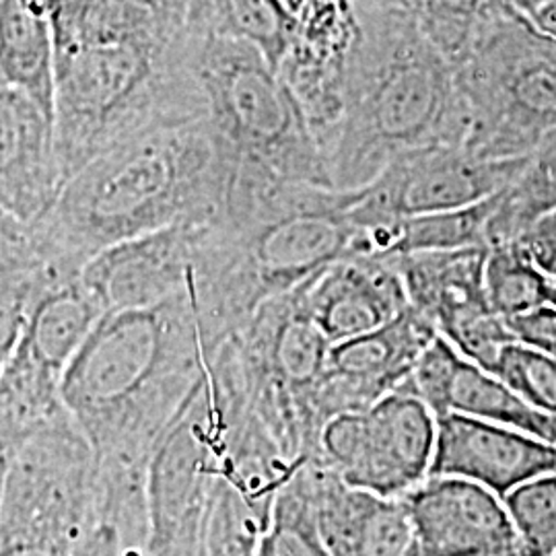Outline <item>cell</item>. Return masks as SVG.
Masks as SVG:
<instances>
[{
    "label": "cell",
    "instance_id": "obj_1",
    "mask_svg": "<svg viewBox=\"0 0 556 556\" xmlns=\"http://www.w3.org/2000/svg\"><path fill=\"white\" fill-rule=\"evenodd\" d=\"M206 374L190 289L105 312L62 381V404L105 464L147 466Z\"/></svg>",
    "mask_w": 556,
    "mask_h": 556
},
{
    "label": "cell",
    "instance_id": "obj_2",
    "mask_svg": "<svg viewBox=\"0 0 556 556\" xmlns=\"http://www.w3.org/2000/svg\"><path fill=\"white\" fill-rule=\"evenodd\" d=\"M227 163L206 118L155 128L87 161L36 223L46 250L83 268L101 250L223 211Z\"/></svg>",
    "mask_w": 556,
    "mask_h": 556
},
{
    "label": "cell",
    "instance_id": "obj_3",
    "mask_svg": "<svg viewBox=\"0 0 556 556\" xmlns=\"http://www.w3.org/2000/svg\"><path fill=\"white\" fill-rule=\"evenodd\" d=\"M376 9L351 52L342 114L319 140L337 190L374 181L402 153L464 147L468 137L470 119L452 60L410 13L388 4Z\"/></svg>",
    "mask_w": 556,
    "mask_h": 556
},
{
    "label": "cell",
    "instance_id": "obj_4",
    "mask_svg": "<svg viewBox=\"0 0 556 556\" xmlns=\"http://www.w3.org/2000/svg\"><path fill=\"white\" fill-rule=\"evenodd\" d=\"M349 190L285 188L239 219L200 223L188 289L204 357L268 299L289 293L349 256Z\"/></svg>",
    "mask_w": 556,
    "mask_h": 556
},
{
    "label": "cell",
    "instance_id": "obj_5",
    "mask_svg": "<svg viewBox=\"0 0 556 556\" xmlns=\"http://www.w3.org/2000/svg\"><path fill=\"white\" fill-rule=\"evenodd\" d=\"M199 73L206 122L229 172L217 219L241 217L285 188H332L299 101L254 46L202 34Z\"/></svg>",
    "mask_w": 556,
    "mask_h": 556
},
{
    "label": "cell",
    "instance_id": "obj_6",
    "mask_svg": "<svg viewBox=\"0 0 556 556\" xmlns=\"http://www.w3.org/2000/svg\"><path fill=\"white\" fill-rule=\"evenodd\" d=\"M468 110L464 149L482 160L528 155L556 128V36L516 4L484 21L457 60Z\"/></svg>",
    "mask_w": 556,
    "mask_h": 556
},
{
    "label": "cell",
    "instance_id": "obj_7",
    "mask_svg": "<svg viewBox=\"0 0 556 556\" xmlns=\"http://www.w3.org/2000/svg\"><path fill=\"white\" fill-rule=\"evenodd\" d=\"M305 282L262 303L238 334L227 338L252 413L295 468L319 459L326 420L318 394L332 349L307 314Z\"/></svg>",
    "mask_w": 556,
    "mask_h": 556
},
{
    "label": "cell",
    "instance_id": "obj_8",
    "mask_svg": "<svg viewBox=\"0 0 556 556\" xmlns=\"http://www.w3.org/2000/svg\"><path fill=\"white\" fill-rule=\"evenodd\" d=\"M98 459L62 408L27 431L9 459L0 501V542L75 548L93 511Z\"/></svg>",
    "mask_w": 556,
    "mask_h": 556
},
{
    "label": "cell",
    "instance_id": "obj_9",
    "mask_svg": "<svg viewBox=\"0 0 556 556\" xmlns=\"http://www.w3.org/2000/svg\"><path fill=\"white\" fill-rule=\"evenodd\" d=\"M438 417L402 383L369 408L330 418L319 459L349 486L400 498L431 477Z\"/></svg>",
    "mask_w": 556,
    "mask_h": 556
},
{
    "label": "cell",
    "instance_id": "obj_10",
    "mask_svg": "<svg viewBox=\"0 0 556 556\" xmlns=\"http://www.w3.org/2000/svg\"><path fill=\"white\" fill-rule=\"evenodd\" d=\"M101 316L103 309L80 275L43 287L15 353L0 374V415L31 431L60 413L64 376Z\"/></svg>",
    "mask_w": 556,
    "mask_h": 556
},
{
    "label": "cell",
    "instance_id": "obj_11",
    "mask_svg": "<svg viewBox=\"0 0 556 556\" xmlns=\"http://www.w3.org/2000/svg\"><path fill=\"white\" fill-rule=\"evenodd\" d=\"M526 157L482 160L459 144H433L397 155L378 178L349 190L346 219L353 229L491 199L516 178Z\"/></svg>",
    "mask_w": 556,
    "mask_h": 556
},
{
    "label": "cell",
    "instance_id": "obj_12",
    "mask_svg": "<svg viewBox=\"0 0 556 556\" xmlns=\"http://www.w3.org/2000/svg\"><path fill=\"white\" fill-rule=\"evenodd\" d=\"M217 472L215 415L204 374L149 462L151 556H199L202 519Z\"/></svg>",
    "mask_w": 556,
    "mask_h": 556
},
{
    "label": "cell",
    "instance_id": "obj_13",
    "mask_svg": "<svg viewBox=\"0 0 556 556\" xmlns=\"http://www.w3.org/2000/svg\"><path fill=\"white\" fill-rule=\"evenodd\" d=\"M486 254V245H475L406 254L392 262L404 282L408 303L464 357L489 371L498 351L514 338L484 295Z\"/></svg>",
    "mask_w": 556,
    "mask_h": 556
},
{
    "label": "cell",
    "instance_id": "obj_14",
    "mask_svg": "<svg viewBox=\"0 0 556 556\" xmlns=\"http://www.w3.org/2000/svg\"><path fill=\"white\" fill-rule=\"evenodd\" d=\"M400 498L418 556H521L505 501L472 480L431 475Z\"/></svg>",
    "mask_w": 556,
    "mask_h": 556
},
{
    "label": "cell",
    "instance_id": "obj_15",
    "mask_svg": "<svg viewBox=\"0 0 556 556\" xmlns=\"http://www.w3.org/2000/svg\"><path fill=\"white\" fill-rule=\"evenodd\" d=\"M438 334V328L408 305L378 330L332 344L318 394L324 420L369 408L397 390Z\"/></svg>",
    "mask_w": 556,
    "mask_h": 556
},
{
    "label": "cell",
    "instance_id": "obj_16",
    "mask_svg": "<svg viewBox=\"0 0 556 556\" xmlns=\"http://www.w3.org/2000/svg\"><path fill=\"white\" fill-rule=\"evenodd\" d=\"M64 184L54 118L0 77V208L36 225L54 208Z\"/></svg>",
    "mask_w": 556,
    "mask_h": 556
},
{
    "label": "cell",
    "instance_id": "obj_17",
    "mask_svg": "<svg viewBox=\"0 0 556 556\" xmlns=\"http://www.w3.org/2000/svg\"><path fill=\"white\" fill-rule=\"evenodd\" d=\"M200 223L114 243L89 260L80 280L103 314L149 307L188 289Z\"/></svg>",
    "mask_w": 556,
    "mask_h": 556
},
{
    "label": "cell",
    "instance_id": "obj_18",
    "mask_svg": "<svg viewBox=\"0 0 556 556\" xmlns=\"http://www.w3.org/2000/svg\"><path fill=\"white\" fill-rule=\"evenodd\" d=\"M556 472V445L507 425L447 413L438 417L431 475L472 480L498 497Z\"/></svg>",
    "mask_w": 556,
    "mask_h": 556
},
{
    "label": "cell",
    "instance_id": "obj_19",
    "mask_svg": "<svg viewBox=\"0 0 556 556\" xmlns=\"http://www.w3.org/2000/svg\"><path fill=\"white\" fill-rule=\"evenodd\" d=\"M392 258L344 256L305 282V307L332 344L378 330L408 307Z\"/></svg>",
    "mask_w": 556,
    "mask_h": 556
},
{
    "label": "cell",
    "instance_id": "obj_20",
    "mask_svg": "<svg viewBox=\"0 0 556 556\" xmlns=\"http://www.w3.org/2000/svg\"><path fill=\"white\" fill-rule=\"evenodd\" d=\"M319 532L330 556H418L402 498L349 486L321 459L314 462Z\"/></svg>",
    "mask_w": 556,
    "mask_h": 556
},
{
    "label": "cell",
    "instance_id": "obj_21",
    "mask_svg": "<svg viewBox=\"0 0 556 556\" xmlns=\"http://www.w3.org/2000/svg\"><path fill=\"white\" fill-rule=\"evenodd\" d=\"M0 77L54 118L56 50L50 0H0Z\"/></svg>",
    "mask_w": 556,
    "mask_h": 556
},
{
    "label": "cell",
    "instance_id": "obj_22",
    "mask_svg": "<svg viewBox=\"0 0 556 556\" xmlns=\"http://www.w3.org/2000/svg\"><path fill=\"white\" fill-rule=\"evenodd\" d=\"M447 413L507 425L556 445V417L544 415L530 406L497 376L464 357L462 353L445 383L435 417Z\"/></svg>",
    "mask_w": 556,
    "mask_h": 556
},
{
    "label": "cell",
    "instance_id": "obj_23",
    "mask_svg": "<svg viewBox=\"0 0 556 556\" xmlns=\"http://www.w3.org/2000/svg\"><path fill=\"white\" fill-rule=\"evenodd\" d=\"M188 23L206 36L245 41L277 71L295 38V17L282 0H186Z\"/></svg>",
    "mask_w": 556,
    "mask_h": 556
},
{
    "label": "cell",
    "instance_id": "obj_24",
    "mask_svg": "<svg viewBox=\"0 0 556 556\" xmlns=\"http://www.w3.org/2000/svg\"><path fill=\"white\" fill-rule=\"evenodd\" d=\"M556 211V128L528 153L523 167L501 192L486 223V248L514 243L538 219Z\"/></svg>",
    "mask_w": 556,
    "mask_h": 556
},
{
    "label": "cell",
    "instance_id": "obj_25",
    "mask_svg": "<svg viewBox=\"0 0 556 556\" xmlns=\"http://www.w3.org/2000/svg\"><path fill=\"white\" fill-rule=\"evenodd\" d=\"M314 462L303 464L280 486L260 556H330L319 532Z\"/></svg>",
    "mask_w": 556,
    "mask_h": 556
},
{
    "label": "cell",
    "instance_id": "obj_26",
    "mask_svg": "<svg viewBox=\"0 0 556 556\" xmlns=\"http://www.w3.org/2000/svg\"><path fill=\"white\" fill-rule=\"evenodd\" d=\"M50 258L43 248L0 260V374L13 357L29 309L41 289L62 278L77 277Z\"/></svg>",
    "mask_w": 556,
    "mask_h": 556
},
{
    "label": "cell",
    "instance_id": "obj_27",
    "mask_svg": "<svg viewBox=\"0 0 556 556\" xmlns=\"http://www.w3.org/2000/svg\"><path fill=\"white\" fill-rule=\"evenodd\" d=\"M266 521L233 482L215 478L206 501L200 551L202 556H260Z\"/></svg>",
    "mask_w": 556,
    "mask_h": 556
},
{
    "label": "cell",
    "instance_id": "obj_28",
    "mask_svg": "<svg viewBox=\"0 0 556 556\" xmlns=\"http://www.w3.org/2000/svg\"><path fill=\"white\" fill-rule=\"evenodd\" d=\"M497 194L472 206L439 211L397 220L394 256L418 252H445L486 245V223L495 211Z\"/></svg>",
    "mask_w": 556,
    "mask_h": 556
},
{
    "label": "cell",
    "instance_id": "obj_29",
    "mask_svg": "<svg viewBox=\"0 0 556 556\" xmlns=\"http://www.w3.org/2000/svg\"><path fill=\"white\" fill-rule=\"evenodd\" d=\"M410 13L429 40L456 64L475 40L480 25L514 0H376Z\"/></svg>",
    "mask_w": 556,
    "mask_h": 556
},
{
    "label": "cell",
    "instance_id": "obj_30",
    "mask_svg": "<svg viewBox=\"0 0 556 556\" xmlns=\"http://www.w3.org/2000/svg\"><path fill=\"white\" fill-rule=\"evenodd\" d=\"M546 277L519 243L491 245L484 262V295L501 318L523 314L551 299Z\"/></svg>",
    "mask_w": 556,
    "mask_h": 556
},
{
    "label": "cell",
    "instance_id": "obj_31",
    "mask_svg": "<svg viewBox=\"0 0 556 556\" xmlns=\"http://www.w3.org/2000/svg\"><path fill=\"white\" fill-rule=\"evenodd\" d=\"M521 556H556V472L532 478L503 497Z\"/></svg>",
    "mask_w": 556,
    "mask_h": 556
},
{
    "label": "cell",
    "instance_id": "obj_32",
    "mask_svg": "<svg viewBox=\"0 0 556 556\" xmlns=\"http://www.w3.org/2000/svg\"><path fill=\"white\" fill-rule=\"evenodd\" d=\"M540 413L556 417V358L516 340L507 342L489 369Z\"/></svg>",
    "mask_w": 556,
    "mask_h": 556
},
{
    "label": "cell",
    "instance_id": "obj_33",
    "mask_svg": "<svg viewBox=\"0 0 556 556\" xmlns=\"http://www.w3.org/2000/svg\"><path fill=\"white\" fill-rule=\"evenodd\" d=\"M118 15L116 0H50L54 50L100 36Z\"/></svg>",
    "mask_w": 556,
    "mask_h": 556
},
{
    "label": "cell",
    "instance_id": "obj_34",
    "mask_svg": "<svg viewBox=\"0 0 556 556\" xmlns=\"http://www.w3.org/2000/svg\"><path fill=\"white\" fill-rule=\"evenodd\" d=\"M505 326L519 344L556 358V305L551 301L505 318Z\"/></svg>",
    "mask_w": 556,
    "mask_h": 556
},
{
    "label": "cell",
    "instance_id": "obj_35",
    "mask_svg": "<svg viewBox=\"0 0 556 556\" xmlns=\"http://www.w3.org/2000/svg\"><path fill=\"white\" fill-rule=\"evenodd\" d=\"M516 243L546 277L556 280V211L538 219Z\"/></svg>",
    "mask_w": 556,
    "mask_h": 556
},
{
    "label": "cell",
    "instance_id": "obj_36",
    "mask_svg": "<svg viewBox=\"0 0 556 556\" xmlns=\"http://www.w3.org/2000/svg\"><path fill=\"white\" fill-rule=\"evenodd\" d=\"M71 548H62L56 544L46 542H29V540H7L0 542V556H71Z\"/></svg>",
    "mask_w": 556,
    "mask_h": 556
},
{
    "label": "cell",
    "instance_id": "obj_37",
    "mask_svg": "<svg viewBox=\"0 0 556 556\" xmlns=\"http://www.w3.org/2000/svg\"><path fill=\"white\" fill-rule=\"evenodd\" d=\"M23 439V431H20L13 422L0 417V501H2V486L9 468V459L13 456L17 443Z\"/></svg>",
    "mask_w": 556,
    "mask_h": 556
},
{
    "label": "cell",
    "instance_id": "obj_38",
    "mask_svg": "<svg viewBox=\"0 0 556 556\" xmlns=\"http://www.w3.org/2000/svg\"><path fill=\"white\" fill-rule=\"evenodd\" d=\"M119 7L126 9H139V11H153V13H165V11H188L186 0H116Z\"/></svg>",
    "mask_w": 556,
    "mask_h": 556
},
{
    "label": "cell",
    "instance_id": "obj_39",
    "mask_svg": "<svg viewBox=\"0 0 556 556\" xmlns=\"http://www.w3.org/2000/svg\"><path fill=\"white\" fill-rule=\"evenodd\" d=\"M532 21L540 25L542 29H546L548 34L556 36V0H548Z\"/></svg>",
    "mask_w": 556,
    "mask_h": 556
},
{
    "label": "cell",
    "instance_id": "obj_40",
    "mask_svg": "<svg viewBox=\"0 0 556 556\" xmlns=\"http://www.w3.org/2000/svg\"><path fill=\"white\" fill-rule=\"evenodd\" d=\"M546 2H548V0H514V4H516L517 9H519L521 13H526L530 20L536 17Z\"/></svg>",
    "mask_w": 556,
    "mask_h": 556
},
{
    "label": "cell",
    "instance_id": "obj_41",
    "mask_svg": "<svg viewBox=\"0 0 556 556\" xmlns=\"http://www.w3.org/2000/svg\"><path fill=\"white\" fill-rule=\"evenodd\" d=\"M548 301L556 305V280H553V285H551V299Z\"/></svg>",
    "mask_w": 556,
    "mask_h": 556
},
{
    "label": "cell",
    "instance_id": "obj_42",
    "mask_svg": "<svg viewBox=\"0 0 556 556\" xmlns=\"http://www.w3.org/2000/svg\"><path fill=\"white\" fill-rule=\"evenodd\" d=\"M199 556H202V551H200Z\"/></svg>",
    "mask_w": 556,
    "mask_h": 556
}]
</instances>
